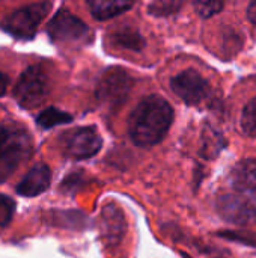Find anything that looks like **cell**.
Here are the masks:
<instances>
[{
  "label": "cell",
  "mask_w": 256,
  "mask_h": 258,
  "mask_svg": "<svg viewBox=\"0 0 256 258\" xmlns=\"http://www.w3.org/2000/svg\"><path fill=\"white\" fill-rule=\"evenodd\" d=\"M101 218H103V233H104V237L112 245L118 243L121 240V237L124 236V231H125L124 215L121 213V210L116 206L109 204L103 210Z\"/></svg>",
  "instance_id": "obj_11"
},
{
  "label": "cell",
  "mask_w": 256,
  "mask_h": 258,
  "mask_svg": "<svg viewBox=\"0 0 256 258\" xmlns=\"http://www.w3.org/2000/svg\"><path fill=\"white\" fill-rule=\"evenodd\" d=\"M15 213V203L12 198L0 194V228L6 227Z\"/></svg>",
  "instance_id": "obj_17"
},
{
  "label": "cell",
  "mask_w": 256,
  "mask_h": 258,
  "mask_svg": "<svg viewBox=\"0 0 256 258\" xmlns=\"http://www.w3.org/2000/svg\"><path fill=\"white\" fill-rule=\"evenodd\" d=\"M48 92V79L39 65H32L23 71L15 88L14 97L24 109L36 107Z\"/></svg>",
  "instance_id": "obj_4"
},
{
  "label": "cell",
  "mask_w": 256,
  "mask_h": 258,
  "mask_svg": "<svg viewBox=\"0 0 256 258\" xmlns=\"http://www.w3.org/2000/svg\"><path fill=\"white\" fill-rule=\"evenodd\" d=\"M115 41L118 45L121 47H125V48H130V50H140L143 47V39L142 36L130 29V27H125V29H121L116 35H115Z\"/></svg>",
  "instance_id": "obj_15"
},
{
  "label": "cell",
  "mask_w": 256,
  "mask_h": 258,
  "mask_svg": "<svg viewBox=\"0 0 256 258\" xmlns=\"http://www.w3.org/2000/svg\"><path fill=\"white\" fill-rule=\"evenodd\" d=\"M8 85H9V77L5 73L0 71V97H3L6 94Z\"/></svg>",
  "instance_id": "obj_20"
},
{
  "label": "cell",
  "mask_w": 256,
  "mask_h": 258,
  "mask_svg": "<svg viewBox=\"0 0 256 258\" xmlns=\"http://www.w3.org/2000/svg\"><path fill=\"white\" fill-rule=\"evenodd\" d=\"M219 213L229 222L246 225L256 219L255 206L244 197L237 194H225L217 201Z\"/></svg>",
  "instance_id": "obj_9"
},
{
  "label": "cell",
  "mask_w": 256,
  "mask_h": 258,
  "mask_svg": "<svg viewBox=\"0 0 256 258\" xmlns=\"http://www.w3.org/2000/svg\"><path fill=\"white\" fill-rule=\"evenodd\" d=\"M133 3H124V2H89V8L92 15L97 20H109L115 15H119L121 12L130 9Z\"/></svg>",
  "instance_id": "obj_13"
},
{
  "label": "cell",
  "mask_w": 256,
  "mask_h": 258,
  "mask_svg": "<svg viewBox=\"0 0 256 258\" xmlns=\"http://www.w3.org/2000/svg\"><path fill=\"white\" fill-rule=\"evenodd\" d=\"M247 15H249V20L256 24V2L253 3H250V6H249V9H247Z\"/></svg>",
  "instance_id": "obj_21"
},
{
  "label": "cell",
  "mask_w": 256,
  "mask_h": 258,
  "mask_svg": "<svg viewBox=\"0 0 256 258\" xmlns=\"http://www.w3.org/2000/svg\"><path fill=\"white\" fill-rule=\"evenodd\" d=\"M71 119H72L71 115H68L66 112H63L60 109H56V107H48V109L42 110L38 115L36 122L42 128H51V127H56V125H60V124H66Z\"/></svg>",
  "instance_id": "obj_14"
},
{
  "label": "cell",
  "mask_w": 256,
  "mask_h": 258,
  "mask_svg": "<svg viewBox=\"0 0 256 258\" xmlns=\"http://www.w3.org/2000/svg\"><path fill=\"white\" fill-rule=\"evenodd\" d=\"M170 88L187 104H201L210 95L208 82L195 70H186L172 77Z\"/></svg>",
  "instance_id": "obj_7"
},
{
  "label": "cell",
  "mask_w": 256,
  "mask_h": 258,
  "mask_svg": "<svg viewBox=\"0 0 256 258\" xmlns=\"http://www.w3.org/2000/svg\"><path fill=\"white\" fill-rule=\"evenodd\" d=\"M195 8L198 9V12L202 17L208 18V17H213L214 14H217L223 8V3H220V2H196Z\"/></svg>",
  "instance_id": "obj_19"
},
{
  "label": "cell",
  "mask_w": 256,
  "mask_h": 258,
  "mask_svg": "<svg viewBox=\"0 0 256 258\" xmlns=\"http://www.w3.org/2000/svg\"><path fill=\"white\" fill-rule=\"evenodd\" d=\"M172 119L174 109L163 97H145L130 115V138L139 147L157 145L167 135Z\"/></svg>",
  "instance_id": "obj_1"
},
{
  "label": "cell",
  "mask_w": 256,
  "mask_h": 258,
  "mask_svg": "<svg viewBox=\"0 0 256 258\" xmlns=\"http://www.w3.org/2000/svg\"><path fill=\"white\" fill-rule=\"evenodd\" d=\"M32 153V141L26 133L3 130L0 138V183L8 180Z\"/></svg>",
  "instance_id": "obj_2"
},
{
  "label": "cell",
  "mask_w": 256,
  "mask_h": 258,
  "mask_svg": "<svg viewBox=\"0 0 256 258\" xmlns=\"http://www.w3.org/2000/svg\"><path fill=\"white\" fill-rule=\"evenodd\" d=\"M231 180L238 190L256 194V159H247L240 162L234 168Z\"/></svg>",
  "instance_id": "obj_12"
},
{
  "label": "cell",
  "mask_w": 256,
  "mask_h": 258,
  "mask_svg": "<svg viewBox=\"0 0 256 258\" xmlns=\"http://www.w3.org/2000/svg\"><path fill=\"white\" fill-rule=\"evenodd\" d=\"M241 125L249 136L256 138V97L250 100L244 107L241 116Z\"/></svg>",
  "instance_id": "obj_16"
},
{
  "label": "cell",
  "mask_w": 256,
  "mask_h": 258,
  "mask_svg": "<svg viewBox=\"0 0 256 258\" xmlns=\"http://www.w3.org/2000/svg\"><path fill=\"white\" fill-rule=\"evenodd\" d=\"M181 8V3L180 2H155V3H151L149 5V12L152 15H170V14H175L178 9Z\"/></svg>",
  "instance_id": "obj_18"
},
{
  "label": "cell",
  "mask_w": 256,
  "mask_h": 258,
  "mask_svg": "<svg viewBox=\"0 0 256 258\" xmlns=\"http://www.w3.org/2000/svg\"><path fill=\"white\" fill-rule=\"evenodd\" d=\"M48 35L57 42H77L86 38V24L66 9H60L48 23Z\"/></svg>",
  "instance_id": "obj_8"
},
{
  "label": "cell",
  "mask_w": 256,
  "mask_h": 258,
  "mask_svg": "<svg viewBox=\"0 0 256 258\" xmlns=\"http://www.w3.org/2000/svg\"><path fill=\"white\" fill-rule=\"evenodd\" d=\"M51 181V171L47 165L38 163L23 177L17 186V192L23 197H36L45 192Z\"/></svg>",
  "instance_id": "obj_10"
},
{
  "label": "cell",
  "mask_w": 256,
  "mask_h": 258,
  "mask_svg": "<svg viewBox=\"0 0 256 258\" xmlns=\"http://www.w3.org/2000/svg\"><path fill=\"white\" fill-rule=\"evenodd\" d=\"M51 3H33L15 9L3 20V27L8 33L20 39H30L35 36L41 21L50 11Z\"/></svg>",
  "instance_id": "obj_3"
},
{
  "label": "cell",
  "mask_w": 256,
  "mask_h": 258,
  "mask_svg": "<svg viewBox=\"0 0 256 258\" xmlns=\"http://www.w3.org/2000/svg\"><path fill=\"white\" fill-rule=\"evenodd\" d=\"M63 153L72 159H89L101 148V138L92 127H80L66 132L60 138Z\"/></svg>",
  "instance_id": "obj_5"
},
{
  "label": "cell",
  "mask_w": 256,
  "mask_h": 258,
  "mask_svg": "<svg viewBox=\"0 0 256 258\" xmlns=\"http://www.w3.org/2000/svg\"><path fill=\"white\" fill-rule=\"evenodd\" d=\"M131 88L133 79L127 74V71L115 68L104 74L97 94L104 106L115 109L127 100Z\"/></svg>",
  "instance_id": "obj_6"
},
{
  "label": "cell",
  "mask_w": 256,
  "mask_h": 258,
  "mask_svg": "<svg viewBox=\"0 0 256 258\" xmlns=\"http://www.w3.org/2000/svg\"><path fill=\"white\" fill-rule=\"evenodd\" d=\"M2 132H3V128H0V138H2Z\"/></svg>",
  "instance_id": "obj_22"
}]
</instances>
